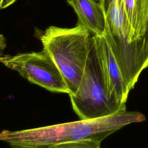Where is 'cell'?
I'll use <instances>...</instances> for the list:
<instances>
[{"label":"cell","instance_id":"obj_1","mask_svg":"<svg viewBox=\"0 0 148 148\" xmlns=\"http://www.w3.org/2000/svg\"><path fill=\"white\" fill-rule=\"evenodd\" d=\"M145 120V115L140 112L124 110L92 119L19 131L5 130L0 132V140L8 143L12 148H47L56 144L81 140L101 143L125 125Z\"/></svg>","mask_w":148,"mask_h":148},{"label":"cell","instance_id":"obj_2","mask_svg":"<svg viewBox=\"0 0 148 148\" xmlns=\"http://www.w3.org/2000/svg\"><path fill=\"white\" fill-rule=\"evenodd\" d=\"M106 20L105 35L116 57L128 90H132L148 67V50L143 39L135 42L123 0H98Z\"/></svg>","mask_w":148,"mask_h":148},{"label":"cell","instance_id":"obj_3","mask_svg":"<svg viewBox=\"0 0 148 148\" xmlns=\"http://www.w3.org/2000/svg\"><path fill=\"white\" fill-rule=\"evenodd\" d=\"M91 34L80 24L72 28L50 26L40 39L43 49L51 57L62 75L69 95L77 91L88 56Z\"/></svg>","mask_w":148,"mask_h":148},{"label":"cell","instance_id":"obj_4","mask_svg":"<svg viewBox=\"0 0 148 148\" xmlns=\"http://www.w3.org/2000/svg\"><path fill=\"white\" fill-rule=\"evenodd\" d=\"M71 103L80 120L104 117L126 110L108 97L103 74L93 36L84 73L76 92L69 95Z\"/></svg>","mask_w":148,"mask_h":148},{"label":"cell","instance_id":"obj_5","mask_svg":"<svg viewBox=\"0 0 148 148\" xmlns=\"http://www.w3.org/2000/svg\"><path fill=\"white\" fill-rule=\"evenodd\" d=\"M0 62L17 72L29 82L53 92L66 93L69 90L56 64L43 49L38 52L2 55Z\"/></svg>","mask_w":148,"mask_h":148},{"label":"cell","instance_id":"obj_6","mask_svg":"<svg viewBox=\"0 0 148 148\" xmlns=\"http://www.w3.org/2000/svg\"><path fill=\"white\" fill-rule=\"evenodd\" d=\"M92 36L101 62L107 94L112 101L120 105H126L130 91L110 45L105 34Z\"/></svg>","mask_w":148,"mask_h":148},{"label":"cell","instance_id":"obj_7","mask_svg":"<svg viewBox=\"0 0 148 148\" xmlns=\"http://www.w3.org/2000/svg\"><path fill=\"white\" fill-rule=\"evenodd\" d=\"M77 14L78 21L90 34L102 36L105 33L106 20L103 10L96 0H66Z\"/></svg>","mask_w":148,"mask_h":148},{"label":"cell","instance_id":"obj_8","mask_svg":"<svg viewBox=\"0 0 148 148\" xmlns=\"http://www.w3.org/2000/svg\"><path fill=\"white\" fill-rule=\"evenodd\" d=\"M135 42L143 39L148 21V0H123Z\"/></svg>","mask_w":148,"mask_h":148},{"label":"cell","instance_id":"obj_9","mask_svg":"<svg viewBox=\"0 0 148 148\" xmlns=\"http://www.w3.org/2000/svg\"><path fill=\"white\" fill-rule=\"evenodd\" d=\"M47 148H101V142L91 140H81L56 144Z\"/></svg>","mask_w":148,"mask_h":148},{"label":"cell","instance_id":"obj_10","mask_svg":"<svg viewBox=\"0 0 148 148\" xmlns=\"http://www.w3.org/2000/svg\"><path fill=\"white\" fill-rule=\"evenodd\" d=\"M6 47V39L4 36L0 34V57L3 55L2 53Z\"/></svg>","mask_w":148,"mask_h":148},{"label":"cell","instance_id":"obj_11","mask_svg":"<svg viewBox=\"0 0 148 148\" xmlns=\"http://www.w3.org/2000/svg\"><path fill=\"white\" fill-rule=\"evenodd\" d=\"M17 0H0V9H4L13 3Z\"/></svg>","mask_w":148,"mask_h":148},{"label":"cell","instance_id":"obj_12","mask_svg":"<svg viewBox=\"0 0 148 148\" xmlns=\"http://www.w3.org/2000/svg\"><path fill=\"white\" fill-rule=\"evenodd\" d=\"M143 39L145 42V45L148 50V21H147V27H146V31L145 34V35L143 36Z\"/></svg>","mask_w":148,"mask_h":148}]
</instances>
